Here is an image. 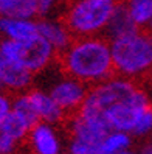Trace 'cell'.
Wrapping results in <instances>:
<instances>
[{"instance_id":"cell-1","label":"cell","mask_w":152,"mask_h":154,"mask_svg":"<svg viewBox=\"0 0 152 154\" xmlns=\"http://www.w3.org/2000/svg\"><path fill=\"white\" fill-rule=\"evenodd\" d=\"M62 73L88 86L100 84L115 76L110 44L98 36L75 38L68 48L56 55Z\"/></svg>"},{"instance_id":"cell-2","label":"cell","mask_w":152,"mask_h":154,"mask_svg":"<svg viewBox=\"0 0 152 154\" xmlns=\"http://www.w3.org/2000/svg\"><path fill=\"white\" fill-rule=\"evenodd\" d=\"M115 73L129 79L152 75V31L138 30L110 42Z\"/></svg>"},{"instance_id":"cell-3","label":"cell","mask_w":152,"mask_h":154,"mask_svg":"<svg viewBox=\"0 0 152 154\" xmlns=\"http://www.w3.org/2000/svg\"><path fill=\"white\" fill-rule=\"evenodd\" d=\"M115 5V0H78L65 11L64 25L76 38L95 36L106 28Z\"/></svg>"},{"instance_id":"cell-4","label":"cell","mask_w":152,"mask_h":154,"mask_svg":"<svg viewBox=\"0 0 152 154\" xmlns=\"http://www.w3.org/2000/svg\"><path fill=\"white\" fill-rule=\"evenodd\" d=\"M0 56L20 62L33 73L43 70L56 59V50L39 33L23 41H0Z\"/></svg>"},{"instance_id":"cell-5","label":"cell","mask_w":152,"mask_h":154,"mask_svg":"<svg viewBox=\"0 0 152 154\" xmlns=\"http://www.w3.org/2000/svg\"><path fill=\"white\" fill-rule=\"evenodd\" d=\"M151 100L143 89H137L135 94L127 100H123L112 104L104 112V122L112 131H124L132 134L133 128L137 126L141 114L151 106Z\"/></svg>"},{"instance_id":"cell-6","label":"cell","mask_w":152,"mask_h":154,"mask_svg":"<svg viewBox=\"0 0 152 154\" xmlns=\"http://www.w3.org/2000/svg\"><path fill=\"white\" fill-rule=\"evenodd\" d=\"M88 89H90L88 84L64 73V76L58 83L51 86L50 95L64 109L65 114L75 115L79 111V107L82 106Z\"/></svg>"},{"instance_id":"cell-7","label":"cell","mask_w":152,"mask_h":154,"mask_svg":"<svg viewBox=\"0 0 152 154\" xmlns=\"http://www.w3.org/2000/svg\"><path fill=\"white\" fill-rule=\"evenodd\" d=\"M31 81V70H28L17 61L0 56V83H2L3 89L19 92V90H25L26 87H30Z\"/></svg>"},{"instance_id":"cell-8","label":"cell","mask_w":152,"mask_h":154,"mask_svg":"<svg viewBox=\"0 0 152 154\" xmlns=\"http://www.w3.org/2000/svg\"><path fill=\"white\" fill-rule=\"evenodd\" d=\"M30 146L33 154H59L61 140L51 123L39 122L30 129Z\"/></svg>"},{"instance_id":"cell-9","label":"cell","mask_w":152,"mask_h":154,"mask_svg":"<svg viewBox=\"0 0 152 154\" xmlns=\"http://www.w3.org/2000/svg\"><path fill=\"white\" fill-rule=\"evenodd\" d=\"M70 132H71V139H78L98 146L103 142V139L110 132V129L98 122L84 119L79 114H75L71 115V120H70Z\"/></svg>"},{"instance_id":"cell-10","label":"cell","mask_w":152,"mask_h":154,"mask_svg":"<svg viewBox=\"0 0 152 154\" xmlns=\"http://www.w3.org/2000/svg\"><path fill=\"white\" fill-rule=\"evenodd\" d=\"M138 30H140V26L132 19L127 3L126 2H118L115 5V10H113L110 19H109V22H107L106 28H104L106 38H110L113 41V39L123 38V36L137 33Z\"/></svg>"},{"instance_id":"cell-11","label":"cell","mask_w":152,"mask_h":154,"mask_svg":"<svg viewBox=\"0 0 152 154\" xmlns=\"http://www.w3.org/2000/svg\"><path fill=\"white\" fill-rule=\"evenodd\" d=\"M28 95L36 107V111H37L40 122L56 125L65 119L64 109L51 98L50 94H45L42 90H31V92H28Z\"/></svg>"},{"instance_id":"cell-12","label":"cell","mask_w":152,"mask_h":154,"mask_svg":"<svg viewBox=\"0 0 152 154\" xmlns=\"http://www.w3.org/2000/svg\"><path fill=\"white\" fill-rule=\"evenodd\" d=\"M39 34L43 36L56 50V55L62 53L68 48V45L73 42V34L68 31L64 22H55V20H40L37 22Z\"/></svg>"},{"instance_id":"cell-13","label":"cell","mask_w":152,"mask_h":154,"mask_svg":"<svg viewBox=\"0 0 152 154\" xmlns=\"http://www.w3.org/2000/svg\"><path fill=\"white\" fill-rule=\"evenodd\" d=\"M0 33L13 41H23L37 34V22L31 19H14V17H0Z\"/></svg>"},{"instance_id":"cell-14","label":"cell","mask_w":152,"mask_h":154,"mask_svg":"<svg viewBox=\"0 0 152 154\" xmlns=\"http://www.w3.org/2000/svg\"><path fill=\"white\" fill-rule=\"evenodd\" d=\"M37 14L36 0H0V17L31 19Z\"/></svg>"},{"instance_id":"cell-15","label":"cell","mask_w":152,"mask_h":154,"mask_svg":"<svg viewBox=\"0 0 152 154\" xmlns=\"http://www.w3.org/2000/svg\"><path fill=\"white\" fill-rule=\"evenodd\" d=\"M130 146V134L124 131H110L98 145V154H118Z\"/></svg>"},{"instance_id":"cell-16","label":"cell","mask_w":152,"mask_h":154,"mask_svg":"<svg viewBox=\"0 0 152 154\" xmlns=\"http://www.w3.org/2000/svg\"><path fill=\"white\" fill-rule=\"evenodd\" d=\"M30 129L31 128L28 126V123H26L20 115H17L13 109L5 117L2 126H0V132L8 134L10 137L16 139L17 142H22L26 135L30 134Z\"/></svg>"},{"instance_id":"cell-17","label":"cell","mask_w":152,"mask_h":154,"mask_svg":"<svg viewBox=\"0 0 152 154\" xmlns=\"http://www.w3.org/2000/svg\"><path fill=\"white\" fill-rule=\"evenodd\" d=\"M13 111L17 115H20L22 119L28 123L30 128H33L36 123L40 122L39 115H37V111H36V107H34V104H33V101H31V98H30L28 94H20V95H17L14 98Z\"/></svg>"},{"instance_id":"cell-18","label":"cell","mask_w":152,"mask_h":154,"mask_svg":"<svg viewBox=\"0 0 152 154\" xmlns=\"http://www.w3.org/2000/svg\"><path fill=\"white\" fill-rule=\"evenodd\" d=\"M127 6L132 19L138 26H143L152 19V0H127Z\"/></svg>"},{"instance_id":"cell-19","label":"cell","mask_w":152,"mask_h":154,"mask_svg":"<svg viewBox=\"0 0 152 154\" xmlns=\"http://www.w3.org/2000/svg\"><path fill=\"white\" fill-rule=\"evenodd\" d=\"M152 131V104L146 107V111L141 114L137 126L133 128V135H146Z\"/></svg>"},{"instance_id":"cell-20","label":"cell","mask_w":152,"mask_h":154,"mask_svg":"<svg viewBox=\"0 0 152 154\" xmlns=\"http://www.w3.org/2000/svg\"><path fill=\"white\" fill-rule=\"evenodd\" d=\"M70 154H98V146L82 140H78V139H71Z\"/></svg>"},{"instance_id":"cell-21","label":"cell","mask_w":152,"mask_h":154,"mask_svg":"<svg viewBox=\"0 0 152 154\" xmlns=\"http://www.w3.org/2000/svg\"><path fill=\"white\" fill-rule=\"evenodd\" d=\"M17 145H19V142L16 139L10 137L5 132H0V154H14Z\"/></svg>"},{"instance_id":"cell-22","label":"cell","mask_w":152,"mask_h":154,"mask_svg":"<svg viewBox=\"0 0 152 154\" xmlns=\"http://www.w3.org/2000/svg\"><path fill=\"white\" fill-rule=\"evenodd\" d=\"M13 109V101L11 98L8 97L6 94H2L0 92V126H2L5 117L10 114V111Z\"/></svg>"},{"instance_id":"cell-23","label":"cell","mask_w":152,"mask_h":154,"mask_svg":"<svg viewBox=\"0 0 152 154\" xmlns=\"http://www.w3.org/2000/svg\"><path fill=\"white\" fill-rule=\"evenodd\" d=\"M36 3H37V14L45 16L47 13H50L53 10L56 0H36Z\"/></svg>"},{"instance_id":"cell-24","label":"cell","mask_w":152,"mask_h":154,"mask_svg":"<svg viewBox=\"0 0 152 154\" xmlns=\"http://www.w3.org/2000/svg\"><path fill=\"white\" fill-rule=\"evenodd\" d=\"M138 154H152V145H146V146H143Z\"/></svg>"},{"instance_id":"cell-25","label":"cell","mask_w":152,"mask_h":154,"mask_svg":"<svg viewBox=\"0 0 152 154\" xmlns=\"http://www.w3.org/2000/svg\"><path fill=\"white\" fill-rule=\"evenodd\" d=\"M118 154H133V152L129 151V149H126V151H121V152H118Z\"/></svg>"},{"instance_id":"cell-26","label":"cell","mask_w":152,"mask_h":154,"mask_svg":"<svg viewBox=\"0 0 152 154\" xmlns=\"http://www.w3.org/2000/svg\"><path fill=\"white\" fill-rule=\"evenodd\" d=\"M149 28H151V31H152V19H151V22H149Z\"/></svg>"},{"instance_id":"cell-27","label":"cell","mask_w":152,"mask_h":154,"mask_svg":"<svg viewBox=\"0 0 152 154\" xmlns=\"http://www.w3.org/2000/svg\"><path fill=\"white\" fill-rule=\"evenodd\" d=\"M3 89V86H2V83H0V90H2Z\"/></svg>"},{"instance_id":"cell-28","label":"cell","mask_w":152,"mask_h":154,"mask_svg":"<svg viewBox=\"0 0 152 154\" xmlns=\"http://www.w3.org/2000/svg\"><path fill=\"white\" fill-rule=\"evenodd\" d=\"M151 84H152V75H151Z\"/></svg>"},{"instance_id":"cell-29","label":"cell","mask_w":152,"mask_h":154,"mask_svg":"<svg viewBox=\"0 0 152 154\" xmlns=\"http://www.w3.org/2000/svg\"><path fill=\"white\" fill-rule=\"evenodd\" d=\"M59 154H61V152H59ZM68 154H70V152H68Z\"/></svg>"}]
</instances>
